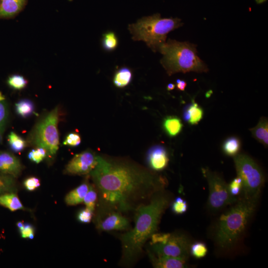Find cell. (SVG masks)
<instances>
[{
    "instance_id": "8fae6325",
    "label": "cell",
    "mask_w": 268,
    "mask_h": 268,
    "mask_svg": "<svg viewBox=\"0 0 268 268\" xmlns=\"http://www.w3.org/2000/svg\"><path fill=\"white\" fill-rule=\"evenodd\" d=\"M96 221L97 229L102 231L129 230L131 228L129 219L118 212H111Z\"/></svg>"
},
{
    "instance_id": "1f68e13d",
    "label": "cell",
    "mask_w": 268,
    "mask_h": 268,
    "mask_svg": "<svg viewBox=\"0 0 268 268\" xmlns=\"http://www.w3.org/2000/svg\"><path fill=\"white\" fill-rule=\"evenodd\" d=\"M171 209L176 214H182L188 209L187 201L180 197L176 198L171 204Z\"/></svg>"
},
{
    "instance_id": "60d3db41",
    "label": "cell",
    "mask_w": 268,
    "mask_h": 268,
    "mask_svg": "<svg viewBox=\"0 0 268 268\" xmlns=\"http://www.w3.org/2000/svg\"><path fill=\"white\" fill-rule=\"evenodd\" d=\"M16 225H17V226L18 227V228H19V230L23 227V226L24 225V223H22L21 221H19V222H17Z\"/></svg>"
},
{
    "instance_id": "8d00e7d4",
    "label": "cell",
    "mask_w": 268,
    "mask_h": 268,
    "mask_svg": "<svg viewBox=\"0 0 268 268\" xmlns=\"http://www.w3.org/2000/svg\"><path fill=\"white\" fill-rule=\"evenodd\" d=\"M20 234L23 238L33 239L34 237V229L30 224L24 223L23 227L19 229Z\"/></svg>"
},
{
    "instance_id": "52a82bcc",
    "label": "cell",
    "mask_w": 268,
    "mask_h": 268,
    "mask_svg": "<svg viewBox=\"0 0 268 268\" xmlns=\"http://www.w3.org/2000/svg\"><path fill=\"white\" fill-rule=\"evenodd\" d=\"M237 176L242 182L244 198L258 200L265 182L263 172L258 164L249 155L238 154L233 157Z\"/></svg>"
},
{
    "instance_id": "83f0119b",
    "label": "cell",
    "mask_w": 268,
    "mask_h": 268,
    "mask_svg": "<svg viewBox=\"0 0 268 268\" xmlns=\"http://www.w3.org/2000/svg\"><path fill=\"white\" fill-rule=\"evenodd\" d=\"M207 253V247L203 242H196L190 245V253L196 259L203 258Z\"/></svg>"
},
{
    "instance_id": "e0dca14e",
    "label": "cell",
    "mask_w": 268,
    "mask_h": 268,
    "mask_svg": "<svg viewBox=\"0 0 268 268\" xmlns=\"http://www.w3.org/2000/svg\"><path fill=\"white\" fill-rule=\"evenodd\" d=\"M203 111L199 104L193 101L185 107L183 111L184 120L190 125H195L202 119Z\"/></svg>"
},
{
    "instance_id": "2e32d148",
    "label": "cell",
    "mask_w": 268,
    "mask_h": 268,
    "mask_svg": "<svg viewBox=\"0 0 268 268\" xmlns=\"http://www.w3.org/2000/svg\"><path fill=\"white\" fill-rule=\"evenodd\" d=\"M90 184L87 180L67 193L65 201L67 205L72 206L83 202L84 198L89 189Z\"/></svg>"
},
{
    "instance_id": "836d02e7",
    "label": "cell",
    "mask_w": 268,
    "mask_h": 268,
    "mask_svg": "<svg viewBox=\"0 0 268 268\" xmlns=\"http://www.w3.org/2000/svg\"><path fill=\"white\" fill-rule=\"evenodd\" d=\"M81 142V137L78 134L70 133L65 137L63 144L67 146L75 147L79 145Z\"/></svg>"
},
{
    "instance_id": "d590c367",
    "label": "cell",
    "mask_w": 268,
    "mask_h": 268,
    "mask_svg": "<svg viewBox=\"0 0 268 268\" xmlns=\"http://www.w3.org/2000/svg\"><path fill=\"white\" fill-rule=\"evenodd\" d=\"M40 180L35 177H31L26 179L23 185L25 189L29 191H33L40 186Z\"/></svg>"
},
{
    "instance_id": "f1b7e54d",
    "label": "cell",
    "mask_w": 268,
    "mask_h": 268,
    "mask_svg": "<svg viewBox=\"0 0 268 268\" xmlns=\"http://www.w3.org/2000/svg\"><path fill=\"white\" fill-rule=\"evenodd\" d=\"M7 83L10 87L14 89L21 90L26 86L27 81L20 75L13 74L8 77Z\"/></svg>"
},
{
    "instance_id": "f546056e",
    "label": "cell",
    "mask_w": 268,
    "mask_h": 268,
    "mask_svg": "<svg viewBox=\"0 0 268 268\" xmlns=\"http://www.w3.org/2000/svg\"><path fill=\"white\" fill-rule=\"evenodd\" d=\"M8 116V110L5 101H0V135L2 137Z\"/></svg>"
},
{
    "instance_id": "cb8c5ba5",
    "label": "cell",
    "mask_w": 268,
    "mask_h": 268,
    "mask_svg": "<svg viewBox=\"0 0 268 268\" xmlns=\"http://www.w3.org/2000/svg\"><path fill=\"white\" fill-rule=\"evenodd\" d=\"M15 110L18 115L26 118L33 113L34 105L30 100L22 99L15 104Z\"/></svg>"
},
{
    "instance_id": "4dcf8cb0",
    "label": "cell",
    "mask_w": 268,
    "mask_h": 268,
    "mask_svg": "<svg viewBox=\"0 0 268 268\" xmlns=\"http://www.w3.org/2000/svg\"><path fill=\"white\" fill-rule=\"evenodd\" d=\"M47 153L44 148L37 147L32 149L28 154V158L32 162L37 164L42 161L47 157Z\"/></svg>"
},
{
    "instance_id": "6da1fadb",
    "label": "cell",
    "mask_w": 268,
    "mask_h": 268,
    "mask_svg": "<svg viewBox=\"0 0 268 268\" xmlns=\"http://www.w3.org/2000/svg\"><path fill=\"white\" fill-rule=\"evenodd\" d=\"M99 197L96 220L112 212L126 213L150 201L167 185L165 178L134 161L97 155L89 174Z\"/></svg>"
},
{
    "instance_id": "9a60e30c",
    "label": "cell",
    "mask_w": 268,
    "mask_h": 268,
    "mask_svg": "<svg viewBox=\"0 0 268 268\" xmlns=\"http://www.w3.org/2000/svg\"><path fill=\"white\" fill-rule=\"evenodd\" d=\"M26 2L27 0H0V17H13L24 8Z\"/></svg>"
},
{
    "instance_id": "9c48e42d",
    "label": "cell",
    "mask_w": 268,
    "mask_h": 268,
    "mask_svg": "<svg viewBox=\"0 0 268 268\" xmlns=\"http://www.w3.org/2000/svg\"><path fill=\"white\" fill-rule=\"evenodd\" d=\"M150 249L156 254L165 255L185 261L190 254V243L189 239L184 234H171L164 244H150Z\"/></svg>"
},
{
    "instance_id": "d6986e66",
    "label": "cell",
    "mask_w": 268,
    "mask_h": 268,
    "mask_svg": "<svg viewBox=\"0 0 268 268\" xmlns=\"http://www.w3.org/2000/svg\"><path fill=\"white\" fill-rule=\"evenodd\" d=\"M162 127L166 134L173 137L180 134L183 125L179 118L175 116H169L164 119Z\"/></svg>"
},
{
    "instance_id": "3957f363",
    "label": "cell",
    "mask_w": 268,
    "mask_h": 268,
    "mask_svg": "<svg viewBox=\"0 0 268 268\" xmlns=\"http://www.w3.org/2000/svg\"><path fill=\"white\" fill-rule=\"evenodd\" d=\"M258 200L243 198L220 216L217 223L215 240L222 249L234 246L244 232L255 212Z\"/></svg>"
},
{
    "instance_id": "4316f807",
    "label": "cell",
    "mask_w": 268,
    "mask_h": 268,
    "mask_svg": "<svg viewBox=\"0 0 268 268\" xmlns=\"http://www.w3.org/2000/svg\"><path fill=\"white\" fill-rule=\"evenodd\" d=\"M118 44V41L116 34L113 32H108L103 36L102 45L106 51L115 50Z\"/></svg>"
},
{
    "instance_id": "e575fe53",
    "label": "cell",
    "mask_w": 268,
    "mask_h": 268,
    "mask_svg": "<svg viewBox=\"0 0 268 268\" xmlns=\"http://www.w3.org/2000/svg\"><path fill=\"white\" fill-rule=\"evenodd\" d=\"M93 211L87 207L80 210L77 214L78 221L83 223H89L93 217Z\"/></svg>"
},
{
    "instance_id": "277c9868",
    "label": "cell",
    "mask_w": 268,
    "mask_h": 268,
    "mask_svg": "<svg viewBox=\"0 0 268 268\" xmlns=\"http://www.w3.org/2000/svg\"><path fill=\"white\" fill-rule=\"evenodd\" d=\"M197 45L188 42L169 39L158 52L162 55L160 63L169 75L178 72L208 71L206 64L197 55Z\"/></svg>"
},
{
    "instance_id": "4fadbf2b",
    "label": "cell",
    "mask_w": 268,
    "mask_h": 268,
    "mask_svg": "<svg viewBox=\"0 0 268 268\" xmlns=\"http://www.w3.org/2000/svg\"><path fill=\"white\" fill-rule=\"evenodd\" d=\"M23 166L19 159L13 154L0 151V172L13 176L16 178L21 174Z\"/></svg>"
},
{
    "instance_id": "8992f818",
    "label": "cell",
    "mask_w": 268,
    "mask_h": 268,
    "mask_svg": "<svg viewBox=\"0 0 268 268\" xmlns=\"http://www.w3.org/2000/svg\"><path fill=\"white\" fill-rule=\"evenodd\" d=\"M59 108L57 106L37 123L30 134L31 143L46 149L49 158H53L59 149Z\"/></svg>"
},
{
    "instance_id": "44dd1931",
    "label": "cell",
    "mask_w": 268,
    "mask_h": 268,
    "mask_svg": "<svg viewBox=\"0 0 268 268\" xmlns=\"http://www.w3.org/2000/svg\"><path fill=\"white\" fill-rule=\"evenodd\" d=\"M17 190L16 178L0 172V195L16 193Z\"/></svg>"
},
{
    "instance_id": "484cf974",
    "label": "cell",
    "mask_w": 268,
    "mask_h": 268,
    "mask_svg": "<svg viewBox=\"0 0 268 268\" xmlns=\"http://www.w3.org/2000/svg\"><path fill=\"white\" fill-rule=\"evenodd\" d=\"M98 200V194L94 185L90 184L83 202L86 207L94 212Z\"/></svg>"
},
{
    "instance_id": "7c38bea8",
    "label": "cell",
    "mask_w": 268,
    "mask_h": 268,
    "mask_svg": "<svg viewBox=\"0 0 268 268\" xmlns=\"http://www.w3.org/2000/svg\"><path fill=\"white\" fill-rule=\"evenodd\" d=\"M146 161L151 170L155 171L163 170L169 162L167 150L160 145L152 146L147 152Z\"/></svg>"
},
{
    "instance_id": "b9f144b4",
    "label": "cell",
    "mask_w": 268,
    "mask_h": 268,
    "mask_svg": "<svg viewBox=\"0 0 268 268\" xmlns=\"http://www.w3.org/2000/svg\"><path fill=\"white\" fill-rule=\"evenodd\" d=\"M1 140H2V138H1V137L0 135V142L1 141Z\"/></svg>"
},
{
    "instance_id": "7402d4cb",
    "label": "cell",
    "mask_w": 268,
    "mask_h": 268,
    "mask_svg": "<svg viewBox=\"0 0 268 268\" xmlns=\"http://www.w3.org/2000/svg\"><path fill=\"white\" fill-rule=\"evenodd\" d=\"M241 143L240 139L235 136L227 138L223 142L222 149L227 155L235 156L241 149Z\"/></svg>"
},
{
    "instance_id": "603a6c76",
    "label": "cell",
    "mask_w": 268,
    "mask_h": 268,
    "mask_svg": "<svg viewBox=\"0 0 268 268\" xmlns=\"http://www.w3.org/2000/svg\"><path fill=\"white\" fill-rule=\"evenodd\" d=\"M132 78L131 70L129 68L124 67L116 72L113 78V83L116 87L123 88L130 83Z\"/></svg>"
},
{
    "instance_id": "7bdbcfd3",
    "label": "cell",
    "mask_w": 268,
    "mask_h": 268,
    "mask_svg": "<svg viewBox=\"0 0 268 268\" xmlns=\"http://www.w3.org/2000/svg\"></svg>"
},
{
    "instance_id": "ffe728a7",
    "label": "cell",
    "mask_w": 268,
    "mask_h": 268,
    "mask_svg": "<svg viewBox=\"0 0 268 268\" xmlns=\"http://www.w3.org/2000/svg\"><path fill=\"white\" fill-rule=\"evenodd\" d=\"M0 205L7 208L12 211L24 209V206L16 193L0 195Z\"/></svg>"
},
{
    "instance_id": "5bb4252c",
    "label": "cell",
    "mask_w": 268,
    "mask_h": 268,
    "mask_svg": "<svg viewBox=\"0 0 268 268\" xmlns=\"http://www.w3.org/2000/svg\"><path fill=\"white\" fill-rule=\"evenodd\" d=\"M147 255L154 268H184L187 265L185 261L171 257L158 255L147 250Z\"/></svg>"
},
{
    "instance_id": "30bf717a",
    "label": "cell",
    "mask_w": 268,
    "mask_h": 268,
    "mask_svg": "<svg viewBox=\"0 0 268 268\" xmlns=\"http://www.w3.org/2000/svg\"><path fill=\"white\" fill-rule=\"evenodd\" d=\"M97 155L91 150L76 154L66 166L65 173L72 175L89 174L97 164Z\"/></svg>"
},
{
    "instance_id": "d6a6232c",
    "label": "cell",
    "mask_w": 268,
    "mask_h": 268,
    "mask_svg": "<svg viewBox=\"0 0 268 268\" xmlns=\"http://www.w3.org/2000/svg\"><path fill=\"white\" fill-rule=\"evenodd\" d=\"M242 182L241 178L237 176L228 184V191L231 196L236 198L242 192Z\"/></svg>"
},
{
    "instance_id": "5b68a950",
    "label": "cell",
    "mask_w": 268,
    "mask_h": 268,
    "mask_svg": "<svg viewBox=\"0 0 268 268\" xmlns=\"http://www.w3.org/2000/svg\"><path fill=\"white\" fill-rule=\"evenodd\" d=\"M178 18L161 17L159 13L143 17L130 24L128 29L134 41H142L153 52L158 51L170 31L183 25Z\"/></svg>"
},
{
    "instance_id": "ba28073f",
    "label": "cell",
    "mask_w": 268,
    "mask_h": 268,
    "mask_svg": "<svg viewBox=\"0 0 268 268\" xmlns=\"http://www.w3.org/2000/svg\"><path fill=\"white\" fill-rule=\"evenodd\" d=\"M202 172L206 178L209 190L207 205L213 211H217L238 200L230 194L228 184L216 172L207 168H202Z\"/></svg>"
},
{
    "instance_id": "d4e9b609",
    "label": "cell",
    "mask_w": 268,
    "mask_h": 268,
    "mask_svg": "<svg viewBox=\"0 0 268 268\" xmlns=\"http://www.w3.org/2000/svg\"><path fill=\"white\" fill-rule=\"evenodd\" d=\"M7 140L10 148L14 152L21 151L26 146V141L14 132L8 134Z\"/></svg>"
},
{
    "instance_id": "74e56055",
    "label": "cell",
    "mask_w": 268,
    "mask_h": 268,
    "mask_svg": "<svg viewBox=\"0 0 268 268\" xmlns=\"http://www.w3.org/2000/svg\"><path fill=\"white\" fill-rule=\"evenodd\" d=\"M170 233H156L153 234L150 238L151 241L150 244H164L169 239Z\"/></svg>"
},
{
    "instance_id": "ac0fdd59",
    "label": "cell",
    "mask_w": 268,
    "mask_h": 268,
    "mask_svg": "<svg viewBox=\"0 0 268 268\" xmlns=\"http://www.w3.org/2000/svg\"><path fill=\"white\" fill-rule=\"evenodd\" d=\"M252 136L265 147L268 145V120L266 117L260 118L257 125L250 129Z\"/></svg>"
},
{
    "instance_id": "f35d334b",
    "label": "cell",
    "mask_w": 268,
    "mask_h": 268,
    "mask_svg": "<svg viewBox=\"0 0 268 268\" xmlns=\"http://www.w3.org/2000/svg\"><path fill=\"white\" fill-rule=\"evenodd\" d=\"M176 86L179 90L184 91L187 86V82L183 80L178 79L176 80Z\"/></svg>"
},
{
    "instance_id": "ab89813d",
    "label": "cell",
    "mask_w": 268,
    "mask_h": 268,
    "mask_svg": "<svg viewBox=\"0 0 268 268\" xmlns=\"http://www.w3.org/2000/svg\"><path fill=\"white\" fill-rule=\"evenodd\" d=\"M175 87V85L173 83H169L167 86V89L169 91L174 89Z\"/></svg>"
},
{
    "instance_id": "7a4b0ae2",
    "label": "cell",
    "mask_w": 268,
    "mask_h": 268,
    "mask_svg": "<svg viewBox=\"0 0 268 268\" xmlns=\"http://www.w3.org/2000/svg\"><path fill=\"white\" fill-rule=\"evenodd\" d=\"M163 191L154 194L148 203L134 210V227L120 236L122 266L134 264L142 254L146 242L157 231L162 214L170 202L169 196Z\"/></svg>"
}]
</instances>
